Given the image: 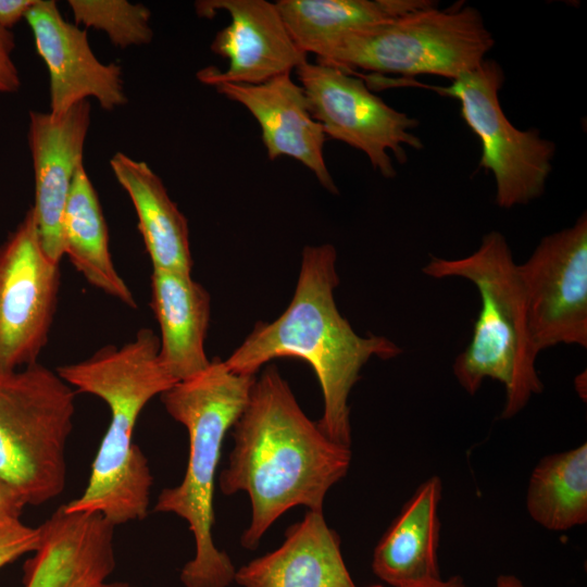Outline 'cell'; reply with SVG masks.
Returning <instances> with one entry per match:
<instances>
[{"instance_id": "cell-1", "label": "cell", "mask_w": 587, "mask_h": 587, "mask_svg": "<svg viewBox=\"0 0 587 587\" xmlns=\"http://www.w3.org/2000/svg\"><path fill=\"white\" fill-rule=\"evenodd\" d=\"M234 447L218 479L221 491H243L250 524L240 542L254 549L289 509L323 511L328 490L348 473L350 447L333 441L300 408L276 365L255 378L233 426Z\"/></svg>"}, {"instance_id": "cell-2", "label": "cell", "mask_w": 587, "mask_h": 587, "mask_svg": "<svg viewBox=\"0 0 587 587\" xmlns=\"http://www.w3.org/2000/svg\"><path fill=\"white\" fill-rule=\"evenodd\" d=\"M336 261L333 245L305 246L287 309L273 322H258L224 363L233 373L255 375L277 358L304 360L312 366L323 394L319 427L333 441L350 447L348 399L362 367L373 357L388 360L402 350L385 336H360L340 314L334 298L339 284Z\"/></svg>"}, {"instance_id": "cell-3", "label": "cell", "mask_w": 587, "mask_h": 587, "mask_svg": "<svg viewBox=\"0 0 587 587\" xmlns=\"http://www.w3.org/2000/svg\"><path fill=\"white\" fill-rule=\"evenodd\" d=\"M159 348V336L141 328L122 347L105 346L89 359L58 367L71 387L102 399L111 415L88 484L63 504L65 511L98 513L114 526L147 516L153 478L133 434L146 404L177 383L160 363Z\"/></svg>"}, {"instance_id": "cell-4", "label": "cell", "mask_w": 587, "mask_h": 587, "mask_svg": "<svg viewBox=\"0 0 587 587\" xmlns=\"http://www.w3.org/2000/svg\"><path fill=\"white\" fill-rule=\"evenodd\" d=\"M255 378L233 373L216 358L161 395L165 410L189 438L183 480L164 488L153 509L182 517L193 535L195 555L180 571L185 587H228L235 582L230 558L213 541L215 475L225 435L242 413Z\"/></svg>"}, {"instance_id": "cell-5", "label": "cell", "mask_w": 587, "mask_h": 587, "mask_svg": "<svg viewBox=\"0 0 587 587\" xmlns=\"http://www.w3.org/2000/svg\"><path fill=\"white\" fill-rule=\"evenodd\" d=\"M422 271L434 278L462 277L477 288L480 310L471 341L453 362V374L469 395H475L486 378L501 383L505 392L501 417L515 416L541 392L542 384L519 264L505 237L492 230L470 255L432 257Z\"/></svg>"}, {"instance_id": "cell-6", "label": "cell", "mask_w": 587, "mask_h": 587, "mask_svg": "<svg viewBox=\"0 0 587 587\" xmlns=\"http://www.w3.org/2000/svg\"><path fill=\"white\" fill-rule=\"evenodd\" d=\"M494 45L475 8L458 4L439 10L434 1L349 33L316 62L350 74H397L404 80L426 74L454 80L480 65Z\"/></svg>"}, {"instance_id": "cell-7", "label": "cell", "mask_w": 587, "mask_h": 587, "mask_svg": "<svg viewBox=\"0 0 587 587\" xmlns=\"http://www.w3.org/2000/svg\"><path fill=\"white\" fill-rule=\"evenodd\" d=\"M75 391L38 362L0 372V480L25 505H41L66 484Z\"/></svg>"}, {"instance_id": "cell-8", "label": "cell", "mask_w": 587, "mask_h": 587, "mask_svg": "<svg viewBox=\"0 0 587 587\" xmlns=\"http://www.w3.org/2000/svg\"><path fill=\"white\" fill-rule=\"evenodd\" d=\"M447 87H428L460 102V113L482 142L478 167L494 175L496 204L502 209L539 198L552 170L555 145L535 128L521 130L510 123L499 101L504 73L485 59Z\"/></svg>"}, {"instance_id": "cell-9", "label": "cell", "mask_w": 587, "mask_h": 587, "mask_svg": "<svg viewBox=\"0 0 587 587\" xmlns=\"http://www.w3.org/2000/svg\"><path fill=\"white\" fill-rule=\"evenodd\" d=\"M295 72L326 137L363 152L373 170L385 178L397 174L389 152L403 163L404 146L423 148L422 140L411 132L419 121L389 107L361 77L309 61Z\"/></svg>"}, {"instance_id": "cell-10", "label": "cell", "mask_w": 587, "mask_h": 587, "mask_svg": "<svg viewBox=\"0 0 587 587\" xmlns=\"http://www.w3.org/2000/svg\"><path fill=\"white\" fill-rule=\"evenodd\" d=\"M59 263L42 249L30 208L0 246V372L37 363L58 303Z\"/></svg>"}, {"instance_id": "cell-11", "label": "cell", "mask_w": 587, "mask_h": 587, "mask_svg": "<svg viewBox=\"0 0 587 587\" xmlns=\"http://www.w3.org/2000/svg\"><path fill=\"white\" fill-rule=\"evenodd\" d=\"M535 349L587 347V215L544 237L519 264Z\"/></svg>"}, {"instance_id": "cell-12", "label": "cell", "mask_w": 587, "mask_h": 587, "mask_svg": "<svg viewBox=\"0 0 587 587\" xmlns=\"http://www.w3.org/2000/svg\"><path fill=\"white\" fill-rule=\"evenodd\" d=\"M197 15L212 18L225 11L230 23L215 35L211 50L228 60L224 71L208 66L197 73L205 85H257L292 73L308 61L289 35L275 5L266 0H200Z\"/></svg>"}, {"instance_id": "cell-13", "label": "cell", "mask_w": 587, "mask_h": 587, "mask_svg": "<svg viewBox=\"0 0 587 587\" xmlns=\"http://www.w3.org/2000/svg\"><path fill=\"white\" fill-rule=\"evenodd\" d=\"M25 18L49 73L50 114L63 115L90 97L105 111L127 102L121 66L100 62L87 32L65 21L55 1L37 0Z\"/></svg>"}, {"instance_id": "cell-14", "label": "cell", "mask_w": 587, "mask_h": 587, "mask_svg": "<svg viewBox=\"0 0 587 587\" xmlns=\"http://www.w3.org/2000/svg\"><path fill=\"white\" fill-rule=\"evenodd\" d=\"M90 113L88 100L60 116L29 111L27 137L35 175L32 209L42 249L57 263L64 255L63 213L75 172L83 164Z\"/></svg>"}, {"instance_id": "cell-15", "label": "cell", "mask_w": 587, "mask_h": 587, "mask_svg": "<svg viewBox=\"0 0 587 587\" xmlns=\"http://www.w3.org/2000/svg\"><path fill=\"white\" fill-rule=\"evenodd\" d=\"M214 88L245 107L255 118L270 161L284 155L292 158L309 168L323 188L338 193L323 154L327 137L291 73L257 85L220 84Z\"/></svg>"}, {"instance_id": "cell-16", "label": "cell", "mask_w": 587, "mask_h": 587, "mask_svg": "<svg viewBox=\"0 0 587 587\" xmlns=\"http://www.w3.org/2000/svg\"><path fill=\"white\" fill-rule=\"evenodd\" d=\"M241 587H358L344 561L340 538L323 511H308L274 551L236 570Z\"/></svg>"}, {"instance_id": "cell-17", "label": "cell", "mask_w": 587, "mask_h": 587, "mask_svg": "<svg viewBox=\"0 0 587 587\" xmlns=\"http://www.w3.org/2000/svg\"><path fill=\"white\" fill-rule=\"evenodd\" d=\"M442 483L423 482L376 545L372 570L394 587H419L441 579L438 566Z\"/></svg>"}, {"instance_id": "cell-18", "label": "cell", "mask_w": 587, "mask_h": 587, "mask_svg": "<svg viewBox=\"0 0 587 587\" xmlns=\"http://www.w3.org/2000/svg\"><path fill=\"white\" fill-rule=\"evenodd\" d=\"M151 308L160 326L159 360L176 380L203 372L210 360L204 341L211 299L190 274L152 270Z\"/></svg>"}, {"instance_id": "cell-19", "label": "cell", "mask_w": 587, "mask_h": 587, "mask_svg": "<svg viewBox=\"0 0 587 587\" xmlns=\"http://www.w3.org/2000/svg\"><path fill=\"white\" fill-rule=\"evenodd\" d=\"M110 166L135 208L152 270L190 274L188 221L168 196L162 179L146 162L123 152L110 159Z\"/></svg>"}, {"instance_id": "cell-20", "label": "cell", "mask_w": 587, "mask_h": 587, "mask_svg": "<svg viewBox=\"0 0 587 587\" xmlns=\"http://www.w3.org/2000/svg\"><path fill=\"white\" fill-rule=\"evenodd\" d=\"M62 234L64 254L90 285L133 309L137 307L113 264L107 223L84 163L77 167L71 185Z\"/></svg>"}, {"instance_id": "cell-21", "label": "cell", "mask_w": 587, "mask_h": 587, "mask_svg": "<svg viewBox=\"0 0 587 587\" xmlns=\"http://www.w3.org/2000/svg\"><path fill=\"white\" fill-rule=\"evenodd\" d=\"M429 0H278L275 5L297 47L323 58L342 37L429 5Z\"/></svg>"}, {"instance_id": "cell-22", "label": "cell", "mask_w": 587, "mask_h": 587, "mask_svg": "<svg viewBox=\"0 0 587 587\" xmlns=\"http://www.w3.org/2000/svg\"><path fill=\"white\" fill-rule=\"evenodd\" d=\"M529 516L548 530L563 532L587 522V444L542 458L526 494Z\"/></svg>"}, {"instance_id": "cell-23", "label": "cell", "mask_w": 587, "mask_h": 587, "mask_svg": "<svg viewBox=\"0 0 587 587\" xmlns=\"http://www.w3.org/2000/svg\"><path fill=\"white\" fill-rule=\"evenodd\" d=\"M75 24L107 34L121 49L149 43L153 38L150 10L141 3L126 0H70Z\"/></svg>"}, {"instance_id": "cell-24", "label": "cell", "mask_w": 587, "mask_h": 587, "mask_svg": "<svg viewBox=\"0 0 587 587\" xmlns=\"http://www.w3.org/2000/svg\"><path fill=\"white\" fill-rule=\"evenodd\" d=\"M41 540V529L21 521L0 528V569L20 557L33 553Z\"/></svg>"}, {"instance_id": "cell-25", "label": "cell", "mask_w": 587, "mask_h": 587, "mask_svg": "<svg viewBox=\"0 0 587 587\" xmlns=\"http://www.w3.org/2000/svg\"><path fill=\"white\" fill-rule=\"evenodd\" d=\"M14 35L0 26V93H14L21 87L18 70L13 61Z\"/></svg>"}, {"instance_id": "cell-26", "label": "cell", "mask_w": 587, "mask_h": 587, "mask_svg": "<svg viewBox=\"0 0 587 587\" xmlns=\"http://www.w3.org/2000/svg\"><path fill=\"white\" fill-rule=\"evenodd\" d=\"M25 503L0 480V528L18 522Z\"/></svg>"}, {"instance_id": "cell-27", "label": "cell", "mask_w": 587, "mask_h": 587, "mask_svg": "<svg viewBox=\"0 0 587 587\" xmlns=\"http://www.w3.org/2000/svg\"><path fill=\"white\" fill-rule=\"evenodd\" d=\"M37 0H0V26L10 29L25 18Z\"/></svg>"}, {"instance_id": "cell-28", "label": "cell", "mask_w": 587, "mask_h": 587, "mask_svg": "<svg viewBox=\"0 0 587 587\" xmlns=\"http://www.w3.org/2000/svg\"><path fill=\"white\" fill-rule=\"evenodd\" d=\"M492 587H528L520 578L512 574L499 575Z\"/></svg>"}, {"instance_id": "cell-29", "label": "cell", "mask_w": 587, "mask_h": 587, "mask_svg": "<svg viewBox=\"0 0 587 587\" xmlns=\"http://www.w3.org/2000/svg\"><path fill=\"white\" fill-rule=\"evenodd\" d=\"M419 587H465L464 580L459 575L450 576L447 579H439Z\"/></svg>"}]
</instances>
